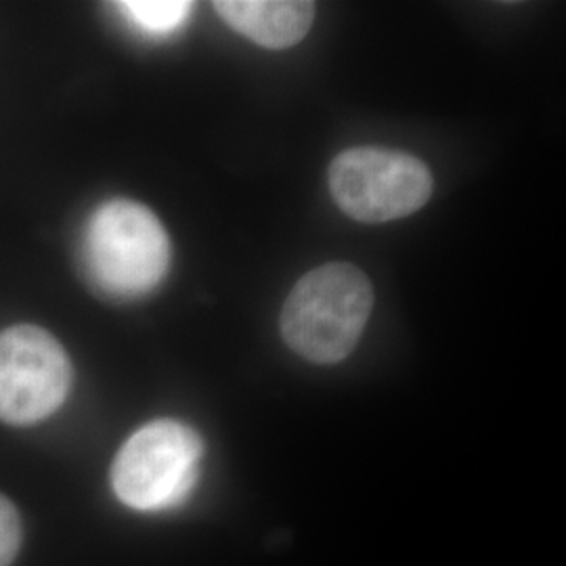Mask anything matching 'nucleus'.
I'll return each mask as SVG.
<instances>
[{"label":"nucleus","instance_id":"obj_1","mask_svg":"<svg viewBox=\"0 0 566 566\" xmlns=\"http://www.w3.org/2000/svg\"><path fill=\"white\" fill-rule=\"evenodd\" d=\"M374 308V287L361 269L327 263L306 273L285 298L282 336L313 364L346 359L364 334Z\"/></svg>","mask_w":566,"mask_h":566},{"label":"nucleus","instance_id":"obj_2","mask_svg":"<svg viewBox=\"0 0 566 566\" xmlns=\"http://www.w3.org/2000/svg\"><path fill=\"white\" fill-rule=\"evenodd\" d=\"M88 277L109 296L135 298L163 282L170 242L158 217L133 200L97 208L84 233Z\"/></svg>","mask_w":566,"mask_h":566},{"label":"nucleus","instance_id":"obj_3","mask_svg":"<svg viewBox=\"0 0 566 566\" xmlns=\"http://www.w3.org/2000/svg\"><path fill=\"white\" fill-rule=\"evenodd\" d=\"M203 446L198 432L175 420L139 428L112 465V486L124 506L160 512L182 504L200 476Z\"/></svg>","mask_w":566,"mask_h":566},{"label":"nucleus","instance_id":"obj_4","mask_svg":"<svg viewBox=\"0 0 566 566\" xmlns=\"http://www.w3.org/2000/svg\"><path fill=\"white\" fill-rule=\"evenodd\" d=\"M329 191L346 217L388 223L418 212L432 193L422 160L397 149L353 147L329 166Z\"/></svg>","mask_w":566,"mask_h":566},{"label":"nucleus","instance_id":"obj_5","mask_svg":"<svg viewBox=\"0 0 566 566\" xmlns=\"http://www.w3.org/2000/svg\"><path fill=\"white\" fill-rule=\"evenodd\" d=\"M72 386V365L49 332L15 325L0 334V420L36 424L60 409Z\"/></svg>","mask_w":566,"mask_h":566},{"label":"nucleus","instance_id":"obj_6","mask_svg":"<svg viewBox=\"0 0 566 566\" xmlns=\"http://www.w3.org/2000/svg\"><path fill=\"white\" fill-rule=\"evenodd\" d=\"M214 9L235 32L266 49L294 46L315 20V2L304 0H219Z\"/></svg>","mask_w":566,"mask_h":566},{"label":"nucleus","instance_id":"obj_7","mask_svg":"<svg viewBox=\"0 0 566 566\" xmlns=\"http://www.w3.org/2000/svg\"><path fill=\"white\" fill-rule=\"evenodd\" d=\"M118 7L143 32L160 36L179 30L193 9L191 2L182 0H126Z\"/></svg>","mask_w":566,"mask_h":566},{"label":"nucleus","instance_id":"obj_8","mask_svg":"<svg viewBox=\"0 0 566 566\" xmlns=\"http://www.w3.org/2000/svg\"><path fill=\"white\" fill-rule=\"evenodd\" d=\"M21 518L18 507L0 495V566H11L20 554Z\"/></svg>","mask_w":566,"mask_h":566}]
</instances>
